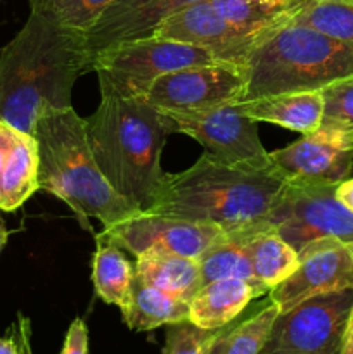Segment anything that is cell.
<instances>
[{
  "mask_svg": "<svg viewBox=\"0 0 353 354\" xmlns=\"http://www.w3.org/2000/svg\"><path fill=\"white\" fill-rule=\"evenodd\" d=\"M97 249L92 259V282L104 303L114 304L125 311L130 304L132 280L135 270L120 245L106 234L96 235Z\"/></svg>",
  "mask_w": 353,
  "mask_h": 354,
  "instance_id": "21",
  "label": "cell"
},
{
  "mask_svg": "<svg viewBox=\"0 0 353 354\" xmlns=\"http://www.w3.org/2000/svg\"><path fill=\"white\" fill-rule=\"evenodd\" d=\"M89 71L85 33L30 12L16 37L0 47V121L33 135L40 113L71 106L73 85Z\"/></svg>",
  "mask_w": 353,
  "mask_h": 354,
  "instance_id": "1",
  "label": "cell"
},
{
  "mask_svg": "<svg viewBox=\"0 0 353 354\" xmlns=\"http://www.w3.org/2000/svg\"><path fill=\"white\" fill-rule=\"evenodd\" d=\"M256 227H260V225H256ZM256 227L235 232H224L217 239V242L197 259L201 266V275H203V286L215 282V280L239 279L251 283L258 290L260 296L266 294L253 277L251 261H249L248 249H246L248 235Z\"/></svg>",
  "mask_w": 353,
  "mask_h": 354,
  "instance_id": "23",
  "label": "cell"
},
{
  "mask_svg": "<svg viewBox=\"0 0 353 354\" xmlns=\"http://www.w3.org/2000/svg\"><path fill=\"white\" fill-rule=\"evenodd\" d=\"M17 131H19L17 128L10 127L6 121H0V178H2L7 161H9V156L10 151H12Z\"/></svg>",
  "mask_w": 353,
  "mask_h": 354,
  "instance_id": "31",
  "label": "cell"
},
{
  "mask_svg": "<svg viewBox=\"0 0 353 354\" xmlns=\"http://www.w3.org/2000/svg\"><path fill=\"white\" fill-rule=\"evenodd\" d=\"M239 113L258 123H272L301 135L317 131L324 116L322 90L287 92L237 102Z\"/></svg>",
  "mask_w": 353,
  "mask_h": 354,
  "instance_id": "16",
  "label": "cell"
},
{
  "mask_svg": "<svg viewBox=\"0 0 353 354\" xmlns=\"http://www.w3.org/2000/svg\"><path fill=\"white\" fill-rule=\"evenodd\" d=\"M7 237H9V232H7L6 228V223L2 221V218H0V251L3 249V245H6L7 242Z\"/></svg>",
  "mask_w": 353,
  "mask_h": 354,
  "instance_id": "37",
  "label": "cell"
},
{
  "mask_svg": "<svg viewBox=\"0 0 353 354\" xmlns=\"http://www.w3.org/2000/svg\"><path fill=\"white\" fill-rule=\"evenodd\" d=\"M135 275L147 286L187 303H190L203 287L199 261L170 252H147L138 256Z\"/></svg>",
  "mask_w": 353,
  "mask_h": 354,
  "instance_id": "18",
  "label": "cell"
},
{
  "mask_svg": "<svg viewBox=\"0 0 353 354\" xmlns=\"http://www.w3.org/2000/svg\"><path fill=\"white\" fill-rule=\"evenodd\" d=\"M286 185V178L269 165H230L204 152L180 173H166L151 209L201 223H215L225 232L269 223V216Z\"/></svg>",
  "mask_w": 353,
  "mask_h": 354,
  "instance_id": "2",
  "label": "cell"
},
{
  "mask_svg": "<svg viewBox=\"0 0 353 354\" xmlns=\"http://www.w3.org/2000/svg\"><path fill=\"white\" fill-rule=\"evenodd\" d=\"M256 297L258 290L246 280H215L201 287L189 303V322L203 330H218L232 324Z\"/></svg>",
  "mask_w": 353,
  "mask_h": 354,
  "instance_id": "17",
  "label": "cell"
},
{
  "mask_svg": "<svg viewBox=\"0 0 353 354\" xmlns=\"http://www.w3.org/2000/svg\"><path fill=\"white\" fill-rule=\"evenodd\" d=\"M352 176H353V168H352Z\"/></svg>",
  "mask_w": 353,
  "mask_h": 354,
  "instance_id": "38",
  "label": "cell"
},
{
  "mask_svg": "<svg viewBox=\"0 0 353 354\" xmlns=\"http://www.w3.org/2000/svg\"><path fill=\"white\" fill-rule=\"evenodd\" d=\"M9 332L16 337L17 344H19L21 354H33V351H31V341H30V335H31L30 320H28V318H24L23 315H17L16 324L10 327Z\"/></svg>",
  "mask_w": 353,
  "mask_h": 354,
  "instance_id": "32",
  "label": "cell"
},
{
  "mask_svg": "<svg viewBox=\"0 0 353 354\" xmlns=\"http://www.w3.org/2000/svg\"><path fill=\"white\" fill-rule=\"evenodd\" d=\"M218 62L206 48L158 37L121 41L96 55L100 95L142 99L159 76L189 66Z\"/></svg>",
  "mask_w": 353,
  "mask_h": 354,
  "instance_id": "6",
  "label": "cell"
},
{
  "mask_svg": "<svg viewBox=\"0 0 353 354\" xmlns=\"http://www.w3.org/2000/svg\"><path fill=\"white\" fill-rule=\"evenodd\" d=\"M121 313L128 328L135 332H147L163 325L189 320V303L147 286L135 275L132 280L130 304Z\"/></svg>",
  "mask_w": 353,
  "mask_h": 354,
  "instance_id": "20",
  "label": "cell"
},
{
  "mask_svg": "<svg viewBox=\"0 0 353 354\" xmlns=\"http://www.w3.org/2000/svg\"><path fill=\"white\" fill-rule=\"evenodd\" d=\"M324 116L320 128L341 138L353 151V75L322 88Z\"/></svg>",
  "mask_w": 353,
  "mask_h": 354,
  "instance_id": "27",
  "label": "cell"
},
{
  "mask_svg": "<svg viewBox=\"0 0 353 354\" xmlns=\"http://www.w3.org/2000/svg\"><path fill=\"white\" fill-rule=\"evenodd\" d=\"M352 2H353V0H352Z\"/></svg>",
  "mask_w": 353,
  "mask_h": 354,
  "instance_id": "39",
  "label": "cell"
},
{
  "mask_svg": "<svg viewBox=\"0 0 353 354\" xmlns=\"http://www.w3.org/2000/svg\"><path fill=\"white\" fill-rule=\"evenodd\" d=\"M287 17L325 37L353 45L352 0H298L287 9Z\"/></svg>",
  "mask_w": 353,
  "mask_h": 354,
  "instance_id": "25",
  "label": "cell"
},
{
  "mask_svg": "<svg viewBox=\"0 0 353 354\" xmlns=\"http://www.w3.org/2000/svg\"><path fill=\"white\" fill-rule=\"evenodd\" d=\"M227 23L248 35H260L286 17L287 10L272 9L256 0H208Z\"/></svg>",
  "mask_w": 353,
  "mask_h": 354,
  "instance_id": "28",
  "label": "cell"
},
{
  "mask_svg": "<svg viewBox=\"0 0 353 354\" xmlns=\"http://www.w3.org/2000/svg\"><path fill=\"white\" fill-rule=\"evenodd\" d=\"M353 287L310 297L277 315L258 354H341Z\"/></svg>",
  "mask_w": 353,
  "mask_h": 354,
  "instance_id": "8",
  "label": "cell"
},
{
  "mask_svg": "<svg viewBox=\"0 0 353 354\" xmlns=\"http://www.w3.org/2000/svg\"><path fill=\"white\" fill-rule=\"evenodd\" d=\"M341 354H353V308L348 317V324L345 328V337H343Z\"/></svg>",
  "mask_w": 353,
  "mask_h": 354,
  "instance_id": "34",
  "label": "cell"
},
{
  "mask_svg": "<svg viewBox=\"0 0 353 354\" xmlns=\"http://www.w3.org/2000/svg\"><path fill=\"white\" fill-rule=\"evenodd\" d=\"M38 190V144L37 138L17 131L0 178V211H14L23 206Z\"/></svg>",
  "mask_w": 353,
  "mask_h": 354,
  "instance_id": "22",
  "label": "cell"
},
{
  "mask_svg": "<svg viewBox=\"0 0 353 354\" xmlns=\"http://www.w3.org/2000/svg\"><path fill=\"white\" fill-rule=\"evenodd\" d=\"M256 2L263 3L266 7H272V9H280V10H287L293 3H296L298 0H256Z\"/></svg>",
  "mask_w": 353,
  "mask_h": 354,
  "instance_id": "36",
  "label": "cell"
},
{
  "mask_svg": "<svg viewBox=\"0 0 353 354\" xmlns=\"http://www.w3.org/2000/svg\"><path fill=\"white\" fill-rule=\"evenodd\" d=\"M244 100L322 90L353 75V45L284 17L262 33L242 64Z\"/></svg>",
  "mask_w": 353,
  "mask_h": 354,
  "instance_id": "5",
  "label": "cell"
},
{
  "mask_svg": "<svg viewBox=\"0 0 353 354\" xmlns=\"http://www.w3.org/2000/svg\"><path fill=\"white\" fill-rule=\"evenodd\" d=\"M246 97L244 71L230 62L189 66L159 76L142 99L165 113H190Z\"/></svg>",
  "mask_w": 353,
  "mask_h": 354,
  "instance_id": "10",
  "label": "cell"
},
{
  "mask_svg": "<svg viewBox=\"0 0 353 354\" xmlns=\"http://www.w3.org/2000/svg\"><path fill=\"white\" fill-rule=\"evenodd\" d=\"M61 354H89V328L82 318L69 325Z\"/></svg>",
  "mask_w": 353,
  "mask_h": 354,
  "instance_id": "30",
  "label": "cell"
},
{
  "mask_svg": "<svg viewBox=\"0 0 353 354\" xmlns=\"http://www.w3.org/2000/svg\"><path fill=\"white\" fill-rule=\"evenodd\" d=\"M199 0H114L85 33L90 59L121 41L151 37L176 10Z\"/></svg>",
  "mask_w": 353,
  "mask_h": 354,
  "instance_id": "15",
  "label": "cell"
},
{
  "mask_svg": "<svg viewBox=\"0 0 353 354\" xmlns=\"http://www.w3.org/2000/svg\"><path fill=\"white\" fill-rule=\"evenodd\" d=\"M151 37L206 48L217 61L242 68L262 33H242L227 23L208 0H199L166 17Z\"/></svg>",
  "mask_w": 353,
  "mask_h": 354,
  "instance_id": "13",
  "label": "cell"
},
{
  "mask_svg": "<svg viewBox=\"0 0 353 354\" xmlns=\"http://www.w3.org/2000/svg\"><path fill=\"white\" fill-rule=\"evenodd\" d=\"M33 137L38 144V189L68 204L85 230L92 232L90 218L111 228L141 213L102 175L90 149L87 121L71 106L40 113Z\"/></svg>",
  "mask_w": 353,
  "mask_h": 354,
  "instance_id": "4",
  "label": "cell"
},
{
  "mask_svg": "<svg viewBox=\"0 0 353 354\" xmlns=\"http://www.w3.org/2000/svg\"><path fill=\"white\" fill-rule=\"evenodd\" d=\"M85 121L92 154L109 185L137 209H151L166 175L161 152L172 130L165 114L144 99L100 95Z\"/></svg>",
  "mask_w": 353,
  "mask_h": 354,
  "instance_id": "3",
  "label": "cell"
},
{
  "mask_svg": "<svg viewBox=\"0 0 353 354\" xmlns=\"http://www.w3.org/2000/svg\"><path fill=\"white\" fill-rule=\"evenodd\" d=\"M338 185L286 182L269 216L270 227L298 252L327 237L353 245V213L336 197Z\"/></svg>",
  "mask_w": 353,
  "mask_h": 354,
  "instance_id": "7",
  "label": "cell"
},
{
  "mask_svg": "<svg viewBox=\"0 0 353 354\" xmlns=\"http://www.w3.org/2000/svg\"><path fill=\"white\" fill-rule=\"evenodd\" d=\"M298 254V268L269 292L279 313L289 311L310 297L353 287L352 244L327 237L310 242Z\"/></svg>",
  "mask_w": 353,
  "mask_h": 354,
  "instance_id": "12",
  "label": "cell"
},
{
  "mask_svg": "<svg viewBox=\"0 0 353 354\" xmlns=\"http://www.w3.org/2000/svg\"><path fill=\"white\" fill-rule=\"evenodd\" d=\"M172 133L189 135L208 154L230 165H269L258 135V121L239 113L237 102L190 113H165Z\"/></svg>",
  "mask_w": 353,
  "mask_h": 354,
  "instance_id": "9",
  "label": "cell"
},
{
  "mask_svg": "<svg viewBox=\"0 0 353 354\" xmlns=\"http://www.w3.org/2000/svg\"><path fill=\"white\" fill-rule=\"evenodd\" d=\"M279 308L270 301L265 308L234 325H225L211 334L203 354H258L269 339Z\"/></svg>",
  "mask_w": 353,
  "mask_h": 354,
  "instance_id": "24",
  "label": "cell"
},
{
  "mask_svg": "<svg viewBox=\"0 0 353 354\" xmlns=\"http://www.w3.org/2000/svg\"><path fill=\"white\" fill-rule=\"evenodd\" d=\"M0 354H21L16 337L9 332V337H0Z\"/></svg>",
  "mask_w": 353,
  "mask_h": 354,
  "instance_id": "35",
  "label": "cell"
},
{
  "mask_svg": "<svg viewBox=\"0 0 353 354\" xmlns=\"http://www.w3.org/2000/svg\"><path fill=\"white\" fill-rule=\"evenodd\" d=\"M215 330H203L189 320L168 325L165 354H203L204 344Z\"/></svg>",
  "mask_w": 353,
  "mask_h": 354,
  "instance_id": "29",
  "label": "cell"
},
{
  "mask_svg": "<svg viewBox=\"0 0 353 354\" xmlns=\"http://www.w3.org/2000/svg\"><path fill=\"white\" fill-rule=\"evenodd\" d=\"M253 277L265 292L287 279L300 265V254L291 248L270 223L253 228L246 241Z\"/></svg>",
  "mask_w": 353,
  "mask_h": 354,
  "instance_id": "19",
  "label": "cell"
},
{
  "mask_svg": "<svg viewBox=\"0 0 353 354\" xmlns=\"http://www.w3.org/2000/svg\"><path fill=\"white\" fill-rule=\"evenodd\" d=\"M224 232V228L215 223H201L144 211L114 227L104 228L107 237L113 239L121 249L132 252L135 258L147 252H170L199 259Z\"/></svg>",
  "mask_w": 353,
  "mask_h": 354,
  "instance_id": "11",
  "label": "cell"
},
{
  "mask_svg": "<svg viewBox=\"0 0 353 354\" xmlns=\"http://www.w3.org/2000/svg\"><path fill=\"white\" fill-rule=\"evenodd\" d=\"M31 12L76 31H87L93 26L104 10L114 0H28Z\"/></svg>",
  "mask_w": 353,
  "mask_h": 354,
  "instance_id": "26",
  "label": "cell"
},
{
  "mask_svg": "<svg viewBox=\"0 0 353 354\" xmlns=\"http://www.w3.org/2000/svg\"><path fill=\"white\" fill-rule=\"evenodd\" d=\"M336 197H338V201L346 209H350L353 213V176H350V178L343 180L339 183L338 189H336Z\"/></svg>",
  "mask_w": 353,
  "mask_h": 354,
  "instance_id": "33",
  "label": "cell"
},
{
  "mask_svg": "<svg viewBox=\"0 0 353 354\" xmlns=\"http://www.w3.org/2000/svg\"><path fill=\"white\" fill-rule=\"evenodd\" d=\"M269 156L286 182L338 185L352 176L353 151L324 128Z\"/></svg>",
  "mask_w": 353,
  "mask_h": 354,
  "instance_id": "14",
  "label": "cell"
}]
</instances>
